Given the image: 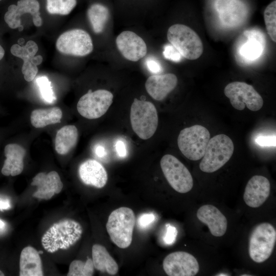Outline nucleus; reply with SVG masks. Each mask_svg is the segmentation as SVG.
<instances>
[{
	"mask_svg": "<svg viewBox=\"0 0 276 276\" xmlns=\"http://www.w3.org/2000/svg\"><path fill=\"white\" fill-rule=\"evenodd\" d=\"M217 275L221 276V275H228V274H222H222H217Z\"/></svg>",
	"mask_w": 276,
	"mask_h": 276,
	"instance_id": "nucleus-48",
	"label": "nucleus"
},
{
	"mask_svg": "<svg viewBox=\"0 0 276 276\" xmlns=\"http://www.w3.org/2000/svg\"><path fill=\"white\" fill-rule=\"evenodd\" d=\"M56 47L61 53L78 57L89 54L93 50V43L85 31L75 29L67 31L58 38Z\"/></svg>",
	"mask_w": 276,
	"mask_h": 276,
	"instance_id": "nucleus-10",
	"label": "nucleus"
},
{
	"mask_svg": "<svg viewBox=\"0 0 276 276\" xmlns=\"http://www.w3.org/2000/svg\"><path fill=\"white\" fill-rule=\"evenodd\" d=\"M264 19L267 32L272 40L276 41V1H272L265 8Z\"/></svg>",
	"mask_w": 276,
	"mask_h": 276,
	"instance_id": "nucleus-31",
	"label": "nucleus"
},
{
	"mask_svg": "<svg viewBox=\"0 0 276 276\" xmlns=\"http://www.w3.org/2000/svg\"><path fill=\"white\" fill-rule=\"evenodd\" d=\"M155 220V216L153 213H144L138 218L137 225L141 229H145L149 227Z\"/></svg>",
	"mask_w": 276,
	"mask_h": 276,
	"instance_id": "nucleus-36",
	"label": "nucleus"
},
{
	"mask_svg": "<svg viewBox=\"0 0 276 276\" xmlns=\"http://www.w3.org/2000/svg\"><path fill=\"white\" fill-rule=\"evenodd\" d=\"M43 61L42 57L41 55L34 56L30 60V62L36 65H40Z\"/></svg>",
	"mask_w": 276,
	"mask_h": 276,
	"instance_id": "nucleus-42",
	"label": "nucleus"
},
{
	"mask_svg": "<svg viewBox=\"0 0 276 276\" xmlns=\"http://www.w3.org/2000/svg\"><path fill=\"white\" fill-rule=\"evenodd\" d=\"M10 208V203L8 200L0 199V210H8Z\"/></svg>",
	"mask_w": 276,
	"mask_h": 276,
	"instance_id": "nucleus-41",
	"label": "nucleus"
},
{
	"mask_svg": "<svg viewBox=\"0 0 276 276\" xmlns=\"http://www.w3.org/2000/svg\"><path fill=\"white\" fill-rule=\"evenodd\" d=\"M135 217L132 209L121 207L109 215L106 225L111 240L118 247L126 248L132 241Z\"/></svg>",
	"mask_w": 276,
	"mask_h": 276,
	"instance_id": "nucleus-2",
	"label": "nucleus"
},
{
	"mask_svg": "<svg viewBox=\"0 0 276 276\" xmlns=\"http://www.w3.org/2000/svg\"><path fill=\"white\" fill-rule=\"evenodd\" d=\"M83 229L77 221L66 219L53 224L41 238V243L48 252L53 253L67 249L81 237Z\"/></svg>",
	"mask_w": 276,
	"mask_h": 276,
	"instance_id": "nucleus-1",
	"label": "nucleus"
},
{
	"mask_svg": "<svg viewBox=\"0 0 276 276\" xmlns=\"http://www.w3.org/2000/svg\"><path fill=\"white\" fill-rule=\"evenodd\" d=\"M77 4V0H47V11L52 14L66 15Z\"/></svg>",
	"mask_w": 276,
	"mask_h": 276,
	"instance_id": "nucleus-28",
	"label": "nucleus"
},
{
	"mask_svg": "<svg viewBox=\"0 0 276 276\" xmlns=\"http://www.w3.org/2000/svg\"><path fill=\"white\" fill-rule=\"evenodd\" d=\"M18 29L19 31H21L24 29V27L22 25H21L20 26H19Z\"/></svg>",
	"mask_w": 276,
	"mask_h": 276,
	"instance_id": "nucleus-46",
	"label": "nucleus"
},
{
	"mask_svg": "<svg viewBox=\"0 0 276 276\" xmlns=\"http://www.w3.org/2000/svg\"><path fill=\"white\" fill-rule=\"evenodd\" d=\"M6 159L1 172L5 176H15L20 174L24 170V158L26 150L17 144H7L4 149Z\"/></svg>",
	"mask_w": 276,
	"mask_h": 276,
	"instance_id": "nucleus-22",
	"label": "nucleus"
},
{
	"mask_svg": "<svg viewBox=\"0 0 276 276\" xmlns=\"http://www.w3.org/2000/svg\"><path fill=\"white\" fill-rule=\"evenodd\" d=\"M81 181L85 185L97 188L104 187L107 181V173L104 167L95 159H88L83 162L78 169Z\"/></svg>",
	"mask_w": 276,
	"mask_h": 276,
	"instance_id": "nucleus-21",
	"label": "nucleus"
},
{
	"mask_svg": "<svg viewBox=\"0 0 276 276\" xmlns=\"http://www.w3.org/2000/svg\"><path fill=\"white\" fill-rule=\"evenodd\" d=\"M224 93L232 106L237 110H243L246 106L248 109L256 111L263 106L261 95L252 85L245 82H231L225 87Z\"/></svg>",
	"mask_w": 276,
	"mask_h": 276,
	"instance_id": "nucleus-8",
	"label": "nucleus"
},
{
	"mask_svg": "<svg viewBox=\"0 0 276 276\" xmlns=\"http://www.w3.org/2000/svg\"><path fill=\"white\" fill-rule=\"evenodd\" d=\"M25 42V40L24 38H19L18 40V44H22L24 43Z\"/></svg>",
	"mask_w": 276,
	"mask_h": 276,
	"instance_id": "nucleus-45",
	"label": "nucleus"
},
{
	"mask_svg": "<svg viewBox=\"0 0 276 276\" xmlns=\"http://www.w3.org/2000/svg\"><path fill=\"white\" fill-rule=\"evenodd\" d=\"M145 64L148 71L152 74H158L163 71L160 63L155 57L149 56L146 58Z\"/></svg>",
	"mask_w": 276,
	"mask_h": 276,
	"instance_id": "nucleus-35",
	"label": "nucleus"
},
{
	"mask_svg": "<svg viewBox=\"0 0 276 276\" xmlns=\"http://www.w3.org/2000/svg\"><path fill=\"white\" fill-rule=\"evenodd\" d=\"M94 265L91 259L85 262L79 260L73 261L69 266L67 276H91L94 273Z\"/></svg>",
	"mask_w": 276,
	"mask_h": 276,
	"instance_id": "nucleus-29",
	"label": "nucleus"
},
{
	"mask_svg": "<svg viewBox=\"0 0 276 276\" xmlns=\"http://www.w3.org/2000/svg\"><path fill=\"white\" fill-rule=\"evenodd\" d=\"M5 222L3 220L0 219V231H2L5 228Z\"/></svg>",
	"mask_w": 276,
	"mask_h": 276,
	"instance_id": "nucleus-44",
	"label": "nucleus"
},
{
	"mask_svg": "<svg viewBox=\"0 0 276 276\" xmlns=\"http://www.w3.org/2000/svg\"><path fill=\"white\" fill-rule=\"evenodd\" d=\"M78 137V132L75 126L69 125L61 127L56 135L55 150L59 154H66L76 145Z\"/></svg>",
	"mask_w": 276,
	"mask_h": 276,
	"instance_id": "nucleus-25",
	"label": "nucleus"
},
{
	"mask_svg": "<svg viewBox=\"0 0 276 276\" xmlns=\"http://www.w3.org/2000/svg\"><path fill=\"white\" fill-rule=\"evenodd\" d=\"M40 5L37 0H19L17 5H11L4 16L5 22L11 29L18 28L21 24L20 17L25 13L32 15L33 22L36 27H40L42 20L40 16Z\"/></svg>",
	"mask_w": 276,
	"mask_h": 276,
	"instance_id": "nucleus-15",
	"label": "nucleus"
},
{
	"mask_svg": "<svg viewBox=\"0 0 276 276\" xmlns=\"http://www.w3.org/2000/svg\"><path fill=\"white\" fill-rule=\"evenodd\" d=\"M0 1H1V0H0Z\"/></svg>",
	"mask_w": 276,
	"mask_h": 276,
	"instance_id": "nucleus-50",
	"label": "nucleus"
},
{
	"mask_svg": "<svg viewBox=\"0 0 276 276\" xmlns=\"http://www.w3.org/2000/svg\"><path fill=\"white\" fill-rule=\"evenodd\" d=\"M256 143L262 147H275V135H260L255 140Z\"/></svg>",
	"mask_w": 276,
	"mask_h": 276,
	"instance_id": "nucleus-37",
	"label": "nucleus"
},
{
	"mask_svg": "<svg viewBox=\"0 0 276 276\" xmlns=\"http://www.w3.org/2000/svg\"><path fill=\"white\" fill-rule=\"evenodd\" d=\"M270 184L269 180L262 175H255L248 181L245 189L243 199L249 206H260L269 196Z\"/></svg>",
	"mask_w": 276,
	"mask_h": 276,
	"instance_id": "nucleus-18",
	"label": "nucleus"
},
{
	"mask_svg": "<svg viewBox=\"0 0 276 276\" xmlns=\"http://www.w3.org/2000/svg\"><path fill=\"white\" fill-rule=\"evenodd\" d=\"M113 96L105 89L88 91L79 99L77 109L79 114L88 119H95L104 115L111 103Z\"/></svg>",
	"mask_w": 276,
	"mask_h": 276,
	"instance_id": "nucleus-11",
	"label": "nucleus"
},
{
	"mask_svg": "<svg viewBox=\"0 0 276 276\" xmlns=\"http://www.w3.org/2000/svg\"><path fill=\"white\" fill-rule=\"evenodd\" d=\"M38 50L37 44L32 40L28 41L24 46L18 44H13L10 49L11 54L21 58L23 61H30L36 55Z\"/></svg>",
	"mask_w": 276,
	"mask_h": 276,
	"instance_id": "nucleus-30",
	"label": "nucleus"
},
{
	"mask_svg": "<svg viewBox=\"0 0 276 276\" xmlns=\"http://www.w3.org/2000/svg\"><path fill=\"white\" fill-rule=\"evenodd\" d=\"M94 152L96 155L99 158H102L106 154L105 148L101 145H97L95 147Z\"/></svg>",
	"mask_w": 276,
	"mask_h": 276,
	"instance_id": "nucleus-40",
	"label": "nucleus"
},
{
	"mask_svg": "<svg viewBox=\"0 0 276 276\" xmlns=\"http://www.w3.org/2000/svg\"><path fill=\"white\" fill-rule=\"evenodd\" d=\"M4 273L0 270V276H4Z\"/></svg>",
	"mask_w": 276,
	"mask_h": 276,
	"instance_id": "nucleus-47",
	"label": "nucleus"
},
{
	"mask_svg": "<svg viewBox=\"0 0 276 276\" xmlns=\"http://www.w3.org/2000/svg\"><path fill=\"white\" fill-rule=\"evenodd\" d=\"M130 119L133 131L143 140L151 137L157 128V110L149 101L135 98L131 106Z\"/></svg>",
	"mask_w": 276,
	"mask_h": 276,
	"instance_id": "nucleus-3",
	"label": "nucleus"
},
{
	"mask_svg": "<svg viewBox=\"0 0 276 276\" xmlns=\"http://www.w3.org/2000/svg\"><path fill=\"white\" fill-rule=\"evenodd\" d=\"M210 138V133L205 127L195 125L180 131L178 146L187 158L198 160L203 157Z\"/></svg>",
	"mask_w": 276,
	"mask_h": 276,
	"instance_id": "nucleus-6",
	"label": "nucleus"
},
{
	"mask_svg": "<svg viewBox=\"0 0 276 276\" xmlns=\"http://www.w3.org/2000/svg\"><path fill=\"white\" fill-rule=\"evenodd\" d=\"M21 72L24 75V79L28 82L33 81L38 73L37 65L30 61H24L21 67Z\"/></svg>",
	"mask_w": 276,
	"mask_h": 276,
	"instance_id": "nucleus-33",
	"label": "nucleus"
},
{
	"mask_svg": "<svg viewBox=\"0 0 276 276\" xmlns=\"http://www.w3.org/2000/svg\"><path fill=\"white\" fill-rule=\"evenodd\" d=\"M62 117L61 109L58 107L33 110L30 116L31 123L36 128L60 122Z\"/></svg>",
	"mask_w": 276,
	"mask_h": 276,
	"instance_id": "nucleus-26",
	"label": "nucleus"
},
{
	"mask_svg": "<svg viewBox=\"0 0 276 276\" xmlns=\"http://www.w3.org/2000/svg\"><path fill=\"white\" fill-rule=\"evenodd\" d=\"M116 42L119 52L129 61H137L146 55L147 48L145 42L133 32H121L117 36Z\"/></svg>",
	"mask_w": 276,
	"mask_h": 276,
	"instance_id": "nucleus-16",
	"label": "nucleus"
},
{
	"mask_svg": "<svg viewBox=\"0 0 276 276\" xmlns=\"http://www.w3.org/2000/svg\"><path fill=\"white\" fill-rule=\"evenodd\" d=\"M116 150L118 155L121 157H125L127 154V150L125 143L119 140L116 144Z\"/></svg>",
	"mask_w": 276,
	"mask_h": 276,
	"instance_id": "nucleus-39",
	"label": "nucleus"
},
{
	"mask_svg": "<svg viewBox=\"0 0 276 276\" xmlns=\"http://www.w3.org/2000/svg\"><path fill=\"white\" fill-rule=\"evenodd\" d=\"M198 220L206 224L211 234L215 237L223 236L227 229V221L224 215L215 206L205 204L197 211Z\"/></svg>",
	"mask_w": 276,
	"mask_h": 276,
	"instance_id": "nucleus-19",
	"label": "nucleus"
},
{
	"mask_svg": "<svg viewBox=\"0 0 276 276\" xmlns=\"http://www.w3.org/2000/svg\"><path fill=\"white\" fill-rule=\"evenodd\" d=\"M36 81L44 101L48 103L54 102L56 97L49 79L46 76H41L37 78Z\"/></svg>",
	"mask_w": 276,
	"mask_h": 276,
	"instance_id": "nucleus-32",
	"label": "nucleus"
},
{
	"mask_svg": "<svg viewBox=\"0 0 276 276\" xmlns=\"http://www.w3.org/2000/svg\"><path fill=\"white\" fill-rule=\"evenodd\" d=\"M163 54L166 59L173 62H178L181 59V55L171 44L164 46Z\"/></svg>",
	"mask_w": 276,
	"mask_h": 276,
	"instance_id": "nucleus-34",
	"label": "nucleus"
},
{
	"mask_svg": "<svg viewBox=\"0 0 276 276\" xmlns=\"http://www.w3.org/2000/svg\"><path fill=\"white\" fill-rule=\"evenodd\" d=\"M42 265L38 251L28 246L21 251L19 259L20 276L43 275Z\"/></svg>",
	"mask_w": 276,
	"mask_h": 276,
	"instance_id": "nucleus-23",
	"label": "nucleus"
},
{
	"mask_svg": "<svg viewBox=\"0 0 276 276\" xmlns=\"http://www.w3.org/2000/svg\"><path fill=\"white\" fill-rule=\"evenodd\" d=\"M92 260L94 267L101 272L113 275L118 271V265L103 245L96 244L92 247Z\"/></svg>",
	"mask_w": 276,
	"mask_h": 276,
	"instance_id": "nucleus-24",
	"label": "nucleus"
},
{
	"mask_svg": "<svg viewBox=\"0 0 276 276\" xmlns=\"http://www.w3.org/2000/svg\"><path fill=\"white\" fill-rule=\"evenodd\" d=\"M31 185L37 187L33 196L45 200H49L54 194H59L63 187L59 175L55 171L48 174L44 172L38 173L33 177Z\"/></svg>",
	"mask_w": 276,
	"mask_h": 276,
	"instance_id": "nucleus-17",
	"label": "nucleus"
},
{
	"mask_svg": "<svg viewBox=\"0 0 276 276\" xmlns=\"http://www.w3.org/2000/svg\"><path fill=\"white\" fill-rule=\"evenodd\" d=\"M160 164L165 178L174 190L186 193L192 189L193 180L190 172L176 157L166 154L162 158Z\"/></svg>",
	"mask_w": 276,
	"mask_h": 276,
	"instance_id": "nucleus-9",
	"label": "nucleus"
},
{
	"mask_svg": "<svg viewBox=\"0 0 276 276\" xmlns=\"http://www.w3.org/2000/svg\"><path fill=\"white\" fill-rule=\"evenodd\" d=\"M265 42L264 35L260 31L245 30L236 43L237 58L245 63L257 60L262 55Z\"/></svg>",
	"mask_w": 276,
	"mask_h": 276,
	"instance_id": "nucleus-12",
	"label": "nucleus"
},
{
	"mask_svg": "<svg viewBox=\"0 0 276 276\" xmlns=\"http://www.w3.org/2000/svg\"><path fill=\"white\" fill-rule=\"evenodd\" d=\"M167 38L181 56L188 59H197L203 53L201 39L187 26L178 24L171 26L167 31Z\"/></svg>",
	"mask_w": 276,
	"mask_h": 276,
	"instance_id": "nucleus-5",
	"label": "nucleus"
},
{
	"mask_svg": "<svg viewBox=\"0 0 276 276\" xmlns=\"http://www.w3.org/2000/svg\"><path fill=\"white\" fill-rule=\"evenodd\" d=\"M5 54V51L3 48L0 45V60L3 58Z\"/></svg>",
	"mask_w": 276,
	"mask_h": 276,
	"instance_id": "nucleus-43",
	"label": "nucleus"
},
{
	"mask_svg": "<svg viewBox=\"0 0 276 276\" xmlns=\"http://www.w3.org/2000/svg\"><path fill=\"white\" fill-rule=\"evenodd\" d=\"M177 235L176 228L170 224L167 226L166 234L164 237V242L168 245L172 244L176 240Z\"/></svg>",
	"mask_w": 276,
	"mask_h": 276,
	"instance_id": "nucleus-38",
	"label": "nucleus"
},
{
	"mask_svg": "<svg viewBox=\"0 0 276 276\" xmlns=\"http://www.w3.org/2000/svg\"><path fill=\"white\" fill-rule=\"evenodd\" d=\"M177 83V77L173 74H156L147 79L145 88L153 99L161 101L175 88Z\"/></svg>",
	"mask_w": 276,
	"mask_h": 276,
	"instance_id": "nucleus-20",
	"label": "nucleus"
},
{
	"mask_svg": "<svg viewBox=\"0 0 276 276\" xmlns=\"http://www.w3.org/2000/svg\"><path fill=\"white\" fill-rule=\"evenodd\" d=\"M87 15L94 32L99 34L103 31L109 19L110 13L106 6L95 3L89 7Z\"/></svg>",
	"mask_w": 276,
	"mask_h": 276,
	"instance_id": "nucleus-27",
	"label": "nucleus"
},
{
	"mask_svg": "<svg viewBox=\"0 0 276 276\" xmlns=\"http://www.w3.org/2000/svg\"><path fill=\"white\" fill-rule=\"evenodd\" d=\"M234 149L233 142L226 135L219 134L210 139L199 164L200 169L206 173L216 171L229 160Z\"/></svg>",
	"mask_w": 276,
	"mask_h": 276,
	"instance_id": "nucleus-4",
	"label": "nucleus"
},
{
	"mask_svg": "<svg viewBox=\"0 0 276 276\" xmlns=\"http://www.w3.org/2000/svg\"><path fill=\"white\" fill-rule=\"evenodd\" d=\"M163 269L169 276H194L197 274L199 265L196 259L185 251H175L164 259Z\"/></svg>",
	"mask_w": 276,
	"mask_h": 276,
	"instance_id": "nucleus-13",
	"label": "nucleus"
},
{
	"mask_svg": "<svg viewBox=\"0 0 276 276\" xmlns=\"http://www.w3.org/2000/svg\"><path fill=\"white\" fill-rule=\"evenodd\" d=\"M38 252H39V254H43V251H41V250L39 251Z\"/></svg>",
	"mask_w": 276,
	"mask_h": 276,
	"instance_id": "nucleus-49",
	"label": "nucleus"
},
{
	"mask_svg": "<svg viewBox=\"0 0 276 276\" xmlns=\"http://www.w3.org/2000/svg\"><path fill=\"white\" fill-rule=\"evenodd\" d=\"M276 241V231L271 224L264 222L257 225L249 237L248 252L256 263H262L271 256Z\"/></svg>",
	"mask_w": 276,
	"mask_h": 276,
	"instance_id": "nucleus-7",
	"label": "nucleus"
},
{
	"mask_svg": "<svg viewBox=\"0 0 276 276\" xmlns=\"http://www.w3.org/2000/svg\"><path fill=\"white\" fill-rule=\"evenodd\" d=\"M215 8L222 24L231 28L244 22L248 11L245 4L241 0H215Z\"/></svg>",
	"mask_w": 276,
	"mask_h": 276,
	"instance_id": "nucleus-14",
	"label": "nucleus"
}]
</instances>
